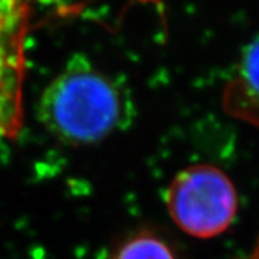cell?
<instances>
[{
	"label": "cell",
	"mask_w": 259,
	"mask_h": 259,
	"mask_svg": "<svg viewBox=\"0 0 259 259\" xmlns=\"http://www.w3.org/2000/svg\"><path fill=\"white\" fill-rule=\"evenodd\" d=\"M135 103L121 79L79 56L67 62L39 98L38 120L70 146L92 145L126 129Z\"/></svg>",
	"instance_id": "obj_1"
},
{
	"label": "cell",
	"mask_w": 259,
	"mask_h": 259,
	"mask_svg": "<svg viewBox=\"0 0 259 259\" xmlns=\"http://www.w3.org/2000/svg\"><path fill=\"white\" fill-rule=\"evenodd\" d=\"M164 199L171 220L195 238L223 234L238 209L233 182L223 170L207 163L179 171L168 184Z\"/></svg>",
	"instance_id": "obj_2"
},
{
	"label": "cell",
	"mask_w": 259,
	"mask_h": 259,
	"mask_svg": "<svg viewBox=\"0 0 259 259\" xmlns=\"http://www.w3.org/2000/svg\"><path fill=\"white\" fill-rule=\"evenodd\" d=\"M30 0H0V137L15 140L24 125L25 42Z\"/></svg>",
	"instance_id": "obj_3"
},
{
	"label": "cell",
	"mask_w": 259,
	"mask_h": 259,
	"mask_svg": "<svg viewBox=\"0 0 259 259\" xmlns=\"http://www.w3.org/2000/svg\"><path fill=\"white\" fill-rule=\"evenodd\" d=\"M227 115L259 129V34L245 48L223 91Z\"/></svg>",
	"instance_id": "obj_4"
},
{
	"label": "cell",
	"mask_w": 259,
	"mask_h": 259,
	"mask_svg": "<svg viewBox=\"0 0 259 259\" xmlns=\"http://www.w3.org/2000/svg\"><path fill=\"white\" fill-rule=\"evenodd\" d=\"M109 259H179L170 243L151 232H140L122 241Z\"/></svg>",
	"instance_id": "obj_5"
},
{
	"label": "cell",
	"mask_w": 259,
	"mask_h": 259,
	"mask_svg": "<svg viewBox=\"0 0 259 259\" xmlns=\"http://www.w3.org/2000/svg\"><path fill=\"white\" fill-rule=\"evenodd\" d=\"M241 259H259V237H258V240H256L255 245H254L253 250H251V253H250L247 256H245V258H241Z\"/></svg>",
	"instance_id": "obj_6"
}]
</instances>
